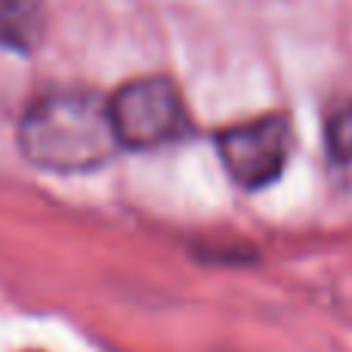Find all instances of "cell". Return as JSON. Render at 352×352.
I'll use <instances>...</instances> for the list:
<instances>
[{
    "mask_svg": "<svg viewBox=\"0 0 352 352\" xmlns=\"http://www.w3.org/2000/svg\"><path fill=\"white\" fill-rule=\"evenodd\" d=\"M19 148L43 170H96L121 148L111 127L109 99L87 90L47 93L25 111L19 124Z\"/></svg>",
    "mask_w": 352,
    "mask_h": 352,
    "instance_id": "cell-1",
    "label": "cell"
},
{
    "mask_svg": "<svg viewBox=\"0 0 352 352\" xmlns=\"http://www.w3.org/2000/svg\"><path fill=\"white\" fill-rule=\"evenodd\" d=\"M109 115L121 148H161L188 133L179 90L167 78H140L109 99Z\"/></svg>",
    "mask_w": 352,
    "mask_h": 352,
    "instance_id": "cell-2",
    "label": "cell"
},
{
    "mask_svg": "<svg viewBox=\"0 0 352 352\" xmlns=\"http://www.w3.org/2000/svg\"><path fill=\"white\" fill-rule=\"evenodd\" d=\"M217 152L226 173L241 188H266L285 173L291 158V127L281 118H260L219 133Z\"/></svg>",
    "mask_w": 352,
    "mask_h": 352,
    "instance_id": "cell-3",
    "label": "cell"
},
{
    "mask_svg": "<svg viewBox=\"0 0 352 352\" xmlns=\"http://www.w3.org/2000/svg\"><path fill=\"white\" fill-rule=\"evenodd\" d=\"M47 34L43 0H0V47L31 53Z\"/></svg>",
    "mask_w": 352,
    "mask_h": 352,
    "instance_id": "cell-4",
    "label": "cell"
},
{
    "mask_svg": "<svg viewBox=\"0 0 352 352\" xmlns=\"http://www.w3.org/2000/svg\"><path fill=\"white\" fill-rule=\"evenodd\" d=\"M324 158L334 182L352 195V105L340 109L324 127Z\"/></svg>",
    "mask_w": 352,
    "mask_h": 352,
    "instance_id": "cell-5",
    "label": "cell"
}]
</instances>
